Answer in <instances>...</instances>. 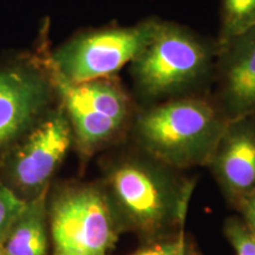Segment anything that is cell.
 Returning a JSON list of instances; mask_svg holds the SVG:
<instances>
[{
	"mask_svg": "<svg viewBox=\"0 0 255 255\" xmlns=\"http://www.w3.org/2000/svg\"><path fill=\"white\" fill-rule=\"evenodd\" d=\"M122 233L145 244L183 232L195 181L135 148L111 158L100 180Z\"/></svg>",
	"mask_w": 255,
	"mask_h": 255,
	"instance_id": "1",
	"label": "cell"
},
{
	"mask_svg": "<svg viewBox=\"0 0 255 255\" xmlns=\"http://www.w3.org/2000/svg\"><path fill=\"white\" fill-rule=\"evenodd\" d=\"M227 123L215 102L189 95L146 105L129 132L136 149L181 171L209 164Z\"/></svg>",
	"mask_w": 255,
	"mask_h": 255,
	"instance_id": "2",
	"label": "cell"
},
{
	"mask_svg": "<svg viewBox=\"0 0 255 255\" xmlns=\"http://www.w3.org/2000/svg\"><path fill=\"white\" fill-rule=\"evenodd\" d=\"M218 43L163 21L130 65L133 89L148 105L194 95L214 76Z\"/></svg>",
	"mask_w": 255,
	"mask_h": 255,
	"instance_id": "3",
	"label": "cell"
},
{
	"mask_svg": "<svg viewBox=\"0 0 255 255\" xmlns=\"http://www.w3.org/2000/svg\"><path fill=\"white\" fill-rule=\"evenodd\" d=\"M52 255H109L122 234L100 181H62L47 194Z\"/></svg>",
	"mask_w": 255,
	"mask_h": 255,
	"instance_id": "4",
	"label": "cell"
},
{
	"mask_svg": "<svg viewBox=\"0 0 255 255\" xmlns=\"http://www.w3.org/2000/svg\"><path fill=\"white\" fill-rule=\"evenodd\" d=\"M52 79L82 164L129 131L135 116L133 104L116 76L81 83Z\"/></svg>",
	"mask_w": 255,
	"mask_h": 255,
	"instance_id": "5",
	"label": "cell"
},
{
	"mask_svg": "<svg viewBox=\"0 0 255 255\" xmlns=\"http://www.w3.org/2000/svg\"><path fill=\"white\" fill-rule=\"evenodd\" d=\"M159 23L150 18L130 26L79 32L53 51H44L51 75L66 83L114 77L148 45Z\"/></svg>",
	"mask_w": 255,
	"mask_h": 255,
	"instance_id": "6",
	"label": "cell"
},
{
	"mask_svg": "<svg viewBox=\"0 0 255 255\" xmlns=\"http://www.w3.org/2000/svg\"><path fill=\"white\" fill-rule=\"evenodd\" d=\"M73 148L72 130L58 102L36 127L0 154V182L19 200L37 199Z\"/></svg>",
	"mask_w": 255,
	"mask_h": 255,
	"instance_id": "7",
	"label": "cell"
},
{
	"mask_svg": "<svg viewBox=\"0 0 255 255\" xmlns=\"http://www.w3.org/2000/svg\"><path fill=\"white\" fill-rule=\"evenodd\" d=\"M45 55H24L0 65V154L57 104Z\"/></svg>",
	"mask_w": 255,
	"mask_h": 255,
	"instance_id": "8",
	"label": "cell"
},
{
	"mask_svg": "<svg viewBox=\"0 0 255 255\" xmlns=\"http://www.w3.org/2000/svg\"><path fill=\"white\" fill-rule=\"evenodd\" d=\"M216 43L215 103L228 121L255 116V26Z\"/></svg>",
	"mask_w": 255,
	"mask_h": 255,
	"instance_id": "9",
	"label": "cell"
},
{
	"mask_svg": "<svg viewBox=\"0 0 255 255\" xmlns=\"http://www.w3.org/2000/svg\"><path fill=\"white\" fill-rule=\"evenodd\" d=\"M208 165L226 199L238 208L255 191V116L228 121Z\"/></svg>",
	"mask_w": 255,
	"mask_h": 255,
	"instance_id": "10",
	"label": "cell"
},
{
	"mask_svg": "<svg viewBox=\"0 0 255 255\" xmlns=\"http://www.w3.org/2000/svg\"><path fill=\"white\" fill-rule=\"evenodd\" d=\"M47 194L24 203L0 246L9 255H49Z\"/></svg>",
	"mask_w": 255,
	"mask_h": 255,
	"instance_id": "11",
	"label": "cell"
},
{
	"mask_svg": "<svg viewBox=\"0 0 255 255\" xmlns=\"http://www.w3.org/2000/svg\"><path fill=\"white\" fill-rule=\"evenodd\" d=\"M254 26L255 0H221L218 40H225Z\"/></svg>",
	"mask_w": 255,
	"mask_h": 255,
	"instance_id": "12",
	"label": "cell"
},
{
	"mask_svg": "<svg viewBox=\"0 0 255 255\" xmlns=\"http://www.w3.org/2000/svg\"><path fill=\"white\" fill-rule=\"evenodd\" d=\"M225 235L235 255H255V237L241 218L233 216L227 219Z\"/></svg>",
	"mask_w": 255,
	"mask_h": 255,
	"instance_id": "13",
	"label": "cell"
},
{
	"mask_svg": "<svg viewBox=\"0 0 255 255\" xmlns=\"http://www.w3.org/2000/svg\"><path fill=\"white\" fill-rule=\"evenodd\" d=\"M130 255H200L187 240L184 232L178 233L173 238L164 239L150 244H145Z\"/></svg>",
	"mask_w": 255,
	"mask_h": 255,
	"instance_id": "14",
	"label": "cell"
},
{
	"mask_svg": "<svg viewBox=\"0 0 255 255\" xmlns=\"http://www.w3.org/2000/svg\"><path fill=\"white\" fill-rule=\"evenodd\" d=\"M24 203V201L19 200L11 190L0 182V244L9 226L23 208Z\"/></svg>",
	"mask_w": 255,
	"mask_h": 255,
	"instance_id": "15",
	"label": "cell"
},
{
	"mask_svg": "<svg viewBox=\"0 0 255 255\" xmlns=\"http://www.w3.org/2000/svg\"><path fill=\"white\" fill-rule=\"evenodd\" d=\"M237 209L241 214V219L255 237V191L242 201Z\"/></svg>",
	"mask_w": 255,
	"mask_h": 255,
	"instance_id": "16",
	"label": "cell"
},
{
	"mask_svg": "<svg viewBox=\"0 0 255 255\" xmlns=\"http://www.w3.org/2000/svg\"><path fill=\"white\" fill-rule=\"evenodd\" d=\"M0 255H9V254H8L7 252H6V251L2 250V247L0 246Z\"/></svg>",
	"mask_w": 255,
	"mask_h": 255,
	"instance_id": "17",
	"label": "cell"
}]
</instances>
